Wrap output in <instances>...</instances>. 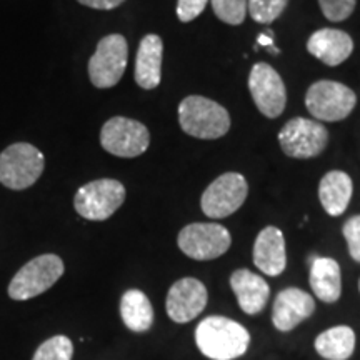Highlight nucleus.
<instances>
[{
    "label": "nucleus",
    "mask_w": 360,
    "mask_h": 360,
    "mask_svg": "<svg viewBox=\"0 0 360 360\" xmlns=\"http://www.w3.org/2000/svg\"><path fill=\"white\" fill-rule=\"evenodd\" d=\"M101 146L112 155L134 159L142 155L150 146V134L139 120L120 115L112 117L101 130Z\"/></svg>",
    "instance_id": "8"
},
{
    "label": "nucleus",
    "mask_w": 360,
    "mask_h": 360,
    "mask_svg": "<svg viewBox=\"0 0 360 360\" xmlns=\"http://www.w3.org/2000/svg\"><path fill=\"white\" fill-rule=\"evenodd\" d=\"M289 0H247V12L259 24H270L281 17Z\"/></svg>",
    "instance_id": "24"
},
{
    "label": "nucleus",
    "mask_w": 360,
    "mask_h": 360,
    "mask_svg": "<svg viewBox=\"0 0 360 360\" xmlns=\"http://www.w3.org/2000/svg\"><path fill=\"white\" fill-rule=\"evenodd\" d=\"M357 96L347 85L334 80H319L312 84L305 96V107L317 120L339 122L347 119L355 109Z\"/></svg>",
    "instance_id": "6"
},
{
    "label": "nucleus",
    "mask_w": 360,
    "mask_h": 360,
    "mask_svg": "<svg viewBox=\"0 0 360 360\" xmlns=\"http://www.w3.org/2000/svg\"><path fill=\"white\" fill-rule=\"evenodd\" d=\"M254 264L265 276L277 277L287 267L285 238L281 229L269 225L255 238Z\"/></svg>",
    "instance_id": "15"
},
{
    "label": "nucleus",
    "mask_w": 360,
    "mask_h": 360,
    "mask_svg": "<svg viewBox=\"0 0 360 360\" xmlns=\"http://www.w3.org/2000/svg\"><path fill=\"white\" fill-rule=\"evenodd\" d=\"M129 45L124 35H105L89 60V77L94 87L110 89L120 82L127 69Z\"/></svg>",
    "instance_id": "7"
},
{
    "label": "nucleus",
    "mask_w": 360,
    "mask_h": 360,
    "mask_svg": "<svg viewBox=\"0 0 360 360\" xmlns=\"http://www.w3.org/2000/svg\"><path fill=\"white\" fill-rule=\"evenodd\" d=\"M207 299L209 295H207L204 283L199 278L186 277L170 287L165 307L174 322L187 323L204 312Z\"/></svg>",
    "instance_id": "13"
},
{
    "label": "nucleus",
    "mask_w": 360,
    "mask_h": 360,
    "mask_svg": "<svg viewBox=\"0 0 360 360\" xmlns=\"http://www.w3.org/2000/svg\"><path fill=\"white\" fill-rule=\"evenodd\" d=\"M209 0H179L177 17L180 22H191L205 11Z\"/></svg>",
    "instance_id": "28"
},
{
    "label": "nucleus",
    "mask_w": 360,
    "mask_h": 360,
    "mask_svg": "<svg viewBox=\"0 0 360 360\" xmlns=\"http://www.w3.org/2000/svg\"><path fill=\"white\" fill-rule=\"evenodd\" d=\"M64 262L56 254L39 255L27 262L8 283V297L13 300H29L47 292L64 276Z\"/></svg>",
    "instance_id": "4"
},
{
    "label": "nucleus",
    "mask_w": 360,
    "mask_h": 360,
    "mask_svg": "<svg viewBox=\"0 0 360 360\" xmlns=\"http://www.w3.org/2000/svg\"><path fill=\"white\" fill-rule=\"evenodd\" d=\"M315 350L327 360H347L355 350V332L347 326H337L315 339Z\"/></svg>",
    "instance_id": "22"
},
{
    "label": "nucleus",
    "mask_w": 360,
    "mask_h": 360,
    "mask_svg": "<svg viewBox=\"0 0 360 360\" xmlns=\"http://www.w3.org/2000/svg\"><path fill=\"white\" fill-rule=\"evenodd\" d=\"M249 90L257 109L269 119H277L285 109V85L277 70L269 64L259 62L252 67L249 75Z\"/></svg>",
    "instance_id": "12"
},
{
    "label": "nucleus",
    "mask_w": 360,
    "mask_h": 360,
    "mask_svg": "<svg viewBox=\"0 0 360 360\" xmlns=\"http://www.w3.org/2000/svg\"><path fill=\"white\" fill-rule=\"evenodd\" d=\"M359 290H360V282H359Z\"/></svg>",
    "instance_id": "31"
},
{
    "label": "nucleus",
    "mask_w": 360,
    "mask_h": 360,
    "mask_svg": "<svg viewBox=\"0 0 360 360\" xmlns=\"http://www.w3.org/2000/svg\"><path fill=\"white\" fill-rule=\"evenodd\" d=\"M77 2L85 7L96 8V11H112V8L122 6L125 0H77Z\"/></svg>",
    "instance_id": "29"
},
{
    "label": "nucleus",
    "mask_w": 360,
    "mask_h": 360,
    "mask_svg": "<svg viewBox=\"0 0 360 360\" xmlns=\"http://www.w3.org/2000/svg\"><path fill=\"white\" fill-rule=\"evenodd\" d=\"M328 132L317 120L297 117L278 132V143L283 154L292 159H312L326 150Z\"/></svg>",
    "instance_id": "9"
},
{
    "label": "nucleus",
    "mask_w": 360,
    "mask_h": 360,
    "mask_svg": "<svg viewBox=\"0 0 360 360\" xmlns=\"http://www.w3.org/2000/svg\"><path fill=\"white\" fill-rule=\"evenodd\" d=\"M125 200V187L114 179H98L85 184L75 193L74 207L80 217L102 222L110 219Z\"/></svg>",
    "instance_id": "5"
},
{
    "label": "nucleus",
    "mask_w": 360,
    "mask_h": 360,
    "mask_svg": "<svg viewBox=\"0 0 360 360\" xmlns=\"http://www.w3.org/2000/svg\"><path fill=\"white\" fill-rule=\"evenodd\" d=\"M197 347L212 360H233L242 357L250 345L247 328L232 319L210 315L195 328Z\"/></svg>",
    "instance_id": "1"
},
{
    "label": "nucleus",
    "mask_w": 360,
    "mask_h": 360,
    "mask_svg": "<svg viewBox=\"0 0 360 360\" xmlns=\"http://www.w3.org/2000/svg\"><path fill=\"white\" fill-rule=\"evenodd\" d=\"M309 282L314 294L326 304H334L342 294L340 265L330 257H312Z\"/></svg>",
    "instance_id": "19"
},
{
    "label": "nucleus",
    "mask_w": 360,
    "mask_h": 360,
    "mask_svg": "<svg viewBox=\"0 0 360 360\" xmlns=\"http://www.w3.org/2000/svg\"><path fill=\"white\" fill-rule=\"evenodd\" d=\"M231 287L245 314L257 315L267 305L270 287L257 274L247 269H238L231 276Z\"/></svg>",
    "instance_id": "17"
},
{
    "label": "nucleus",
    "mask_w": 360,
    "mask_h": 360,
    "mask_svg": "<svg viewBox=\"0 0 360 360\" xmlns=\"http://www.w3.org/2000/svg\"><path fill=\"white\" fill-rule=\"evenodd\" d=\"M44 154L32 143L19 142L0 154V184L12 191L32 187L44 172Z\"/></svg>",
    "instance_id": "3"
},
{
    "label": "nucleus",
    "mask_w": 360,
    "mask_h": 360,
    "mask_svg": "<svg viewBox=\"0 0 360 360\" xmlns=\"http://www.w3.org/2000/svg\"><path fill=\"white\" fill-rule=\"evenodd\" d=\"M74 344L67 335H53L35 350L32 360H72Z\"/></svg>",
    "instance_id": "23"
},
{
    "label": "nucleus",
    "mask_w": 360,
    "mask_h": 360,
    "mask_svg": "<svg viewBox=\"0 0 360 360\" xmlns=\"http://www.w3.org/2000/svg\"><path fill=\"white\" fill-rule=\"evenodd\" d=\"M322 13L330 22H342L352 15L357 0H319Z\"/></svg>",
    "instance_id": "26"
},
{
    "label": "nucleus",
    "mask_w": 360,
    "mask_h": 360,
    "mask_svg": "<svg viewBox=\"0 0 360 360\" xmlns=\"http://www.w3.org/2000/svg\"><path fill=\"white\" fill-rule=\"evenodd\" d=\"M354 184L349 174L342 170H332L326 174L319 186V200L323 210L332 217H339L347 210L352 199Z\"/></svg>",
    "instance_id": "20"
},
{
    "label": "nucleus",
    "mask_w": 360,
    "mask_h": 360,
    "mask_svg": "<svg viewBox=\"0 0 360 360\" xmlns=\"http://www.w3.org/2000/svg\"><path fill=\"white\" fill-rule=\"evenodd\" d=\"M212 11L229 25H240L247 15V0H210Z\"/></svg>",
    "instance_id": "25"
},
{
    "label": "nucleus",
    "mask_w": 360,
    "mask_h": 360,
    "mask_svg": "<svg viewBox=\"0 0 360 360\" xmlns=\"http://www.w3.org/2000/svg\"><path fill=\"white\" fill-rule=\"evenodd\" d=\"M120 317L129 330L142 334L154 323V309L142 290L130 289L120 299Z\"/></svg>",
    "instance_id": "21"
},
{
    "label": "nucleus",
    "mask_w": 360,
    "mask_h": 360,
    "mask_svg": "<svg viewBox=\"0 0 360 360\" xmlns=\"http://www.w3.org/2000/svg\"><path fill=\"white\" fill-rule=\"evenodd\" d=\"M249 186L242 174L227 172L220 175L202 193L200 207L210 219H225L236 214L247 199Z\"/></svg>",
    "instance_id": "11"
},
{
    "label": "nucleus",
    "mask_w": 360,
    "mask_h": 360,
    "mask_svg": "<svg viewBox=\"0 0 360 360\" xmlns=\"http://www.w3.org/2000/svg\"><path fill=\"white\" fill-rule=\"evenodd\" d=\"M344 232L345 240H347L349 254L355 262L360 264V215H354L347 222L344 224Z\"/></svg>",
    "instance_id": "27"
},
{
    "label": "nucleus",
    "mask_w": 360,
    "mask_h": 360,
    "mask_svg": "<svg viewBox=\"0 0 360 360\" xmlns=\"http://www.w3.org/2000/svg\"><path fill=\"white\" fill-rule=\"evenodd\" d=\"M179 249L193 260H214L231 249V232L219 224H191L180 231Z\"/></svg>",
    "instance_id": "10"
},
{
    "label": "nucleus",
    "mask_w": 360,
    "mask_h": 360,
    "mask_svg": "<svg viewBox=\"0 0 360 360\" xmlns=\"http://www.w3.org/2000/svg\"><path fill=\"white\" fill-rule=\"evenodd\" d=\"M315 310V302L310 294L297 287L278 292L274 302L272 322L274 327L281 332H290L309 319Z\"/></svg>",
    "instance_id": "14"
},
{
    "label": "nucleus",
    "mask_w": 360,
    "mask_h": 360,
    "mask_svg": "<svg viewBox=\"0 0 360 360\" xmlns=\"http://www.w3.org/2000/svg\"><path fill=\"white\" fill-rule=\"evenodd\" d=\"M162 56H164V44L159 35L148 34L141 40L137 57H135L134 75L139 87L152 90L160 84Z\"/></svg>",
    "instance_id": "18"
},
{
    "label": "nucleus",
    "mask_w": 360,
    "mask_h": 360,
    "mask_svg": "<svg viewBox=\"0 0 360 360\" xmlns=\"http://www.w3.org/2000/svg\"><path fill=\"white\" fill-rule=\"evenodd\" d=\"M259 45H265V47H270L269 51H272V53H278V49L276 47V44H274V34H272V30H267V32H264V34H260L259 35Z\"/></svg>",
    "instance_id": "30"
},
{
    "label": "nucleus",
    "mask_w": 360,
    "mask_h": 360,
    "mask_svg": "<svg viewBox=\"0 0 360 360\" xmlns=\"http://www.w3.org/2000/svg\"><path fill=\"white\" fill-rule=\"evenodd\" d=\"M179 122L182 130L195 139L224 137L231 130V115L225 107L207 97H186L179 105Z\"/></svg>",
    "instance_id": "2"
},
{
    "label": "nucleus",
    "mask_w": 360,
    "mask_h": 360,
    "mask_svg": "<svg viewBox=\"0 0 360 360\" xmlns=\"http://www.w3.org/2000/svg\"><path fill=\"white\" fill-rule=\"evenodd\" d=\"M307 51L326 65L337 67L354 52V40L344 30L321 29L310 35Z\"/></svg>",
    "instance_id": "16"
}]
</instances>
